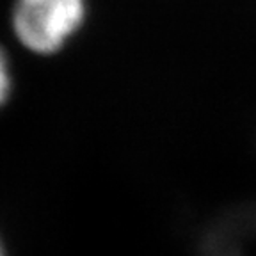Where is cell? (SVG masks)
<instances>
[{
  "label": "cell",
  "mask_w": 256,
  "mask_h": 256,
  "mask_svg": "<svg viewBox=\"0 0 256 256\" xmlns=\"http://www.w3.org/2000/svg\"><path fill=\"white\" fill-rule=\"evenodd\" d=\"M86 16V0H16L12 34L27 52L54 56L82 28Z\"/></svg>",
  "instance_id": "1"
},
{
  "label": "cell",
  "mask_w": 256,
  "mask_h": 256,
  "mask_svg": "<svg viewBox=\"0 0 256 256\" xmlns=\"http://www.w3.org/2000/svg\"><path fill=\"white\" fill-rule=\"evenodd\" d=\"M0 86H2V100H8L11 86H9V66H8L6 56H4V60H2V84Z\"/></svg>",
  "instance_id": "2"
}]
</instances>
